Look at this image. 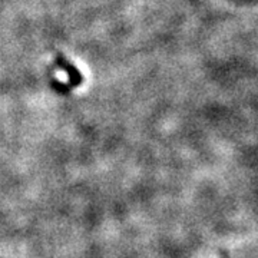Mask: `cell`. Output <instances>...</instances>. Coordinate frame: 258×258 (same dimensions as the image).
Listing matches in <instances>:
<instances>
[{
    "instance_id": "6da1fadb",
    "label": "cell",
    "mask_w": 258,
    "mask_h": 258,
    "mask_svg": "<svg viewBox=\"0 0 258 258\" xmlns=\"http://www.w3.org/2000/svg\"><path fill=\"white\" fill-rule=\"evenodd\" d=\"M57 76H59V78H60V79H62V81H64V79H66V78H68V76H66V74H57Z\"/></svg>"
}]
</instances>
